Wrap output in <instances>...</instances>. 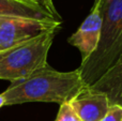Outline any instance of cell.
Wrapping results in <instances>:
<instances>
[{
    "label": "cell",
    "instance_id": "6da1fadb",
    "mask_svg": "<svg viewBox=\"0 0 122 121\" xmlns=\"http://www.w3.org/2000/svg\"><path fill=\"white\" fill-rule=\"evenodd\" d=\"M87 85L78 69L60 72L48 63L30 75L12 81L2 92L5 106L30 102L64 104L81 91Z\"/></svg>",
    "mask_w": 122,
    "mask_h": 121
},
{
    "label": "cell",
    "instance_id": "7a4b0ae2",
    "mask_svg": "<svg viewBox=\"0 0 122 121\" xmlns=\"http://www.w3.org/2000/svg\"><path fill=\"white\" fill-rule=\"evenodd\" d=\"M102 18L99 46L78 68L87 86L93 85L122 55V0H102Z\"/></svg>",
    "mask_w": 122,
    "mask_h": 121
},
{
    "label": "cell",
    "instance_id": "3957f363",
    "mask_svg": "<svg viewBox=\"0 0 122 121\" xmlns=\"http://www.w3.org/2000/svg\"><path fill=\"white\" fill-rule=\"evenodd\" d=\"M56 30H46L29 41L0 50V79L12 83L46 66Z\"/></svg>",
    "mask_w": 122,
    "mask_h": 121
},
{
    "label": "cell",
    "instance_id": "277c9868",
    "mask_svg": "<svg viewBox=\"0 0 122 121\" xmlns=\"http://www.w3.org/2000/svg\"><path fill=\"white\" fill-rule=\"evenodd\" d=\"M61 23L27 18L0 17V50L29 41L49 29H59Z\"/></svg>",
    "mask_w": 122,
    "mask_h": 121
},
{
    "label": "cell",
    "instance_id": "5b68a950",
    "mask_svg": "<svg viewBox=\"0 0 122 121\" xmlns=\"http://www.w3.org/2000/svg\"><path fill=\"white\" fill-rule=\"evenodd\" d=\"M102 23V0H95L88 16L79 28L69 38L70 44L80 51L82 61L88 59L99 46Z\"/></svg>",
    "mask_w": 122,
    "mask_h": 121
},
{
    "label": "cell",
    "instance_id": "8992f818",
    "mask_svg": "<svg viewBox=\"0 0 122 121\" xmlns=\"http://www.w3.org/2000/svg\"><path fill=\"white\" fill-rule=\"evenodd\" d=\"M69 103L80 121H101L110 106L105 94L89 86L78 92Z\"/></svg>",
    "mask_w": 122,
    "mask_h": 121
},
{
    "label": "cell",
    "instance_id": "52a82bcc",
    "mask_svg": "<svg viewBox=\"0 0 122 121\" xmlns=\"http://www.w3.org/2000/svg\"><path fill=\"white\" fill-rule=\"evenodd\" d=\"M0 17L54 20L62 23L53 16L40 3L26 0H0Z\"/></svg>",
    "mask_w": 122,
    "mask_h": 121
},
{
    "label": "cell",
    "instance_id": "ba28073f",
    "mask_svg": "<svg viewBox=\"0 0 122 121\" xmlns=\"http://www.w3.org/2000/svg\"><path fill=\"white\" fill-rule=\"evenodd\" d=\"M89 87L105 94L109 105H119L122 107V55L93 85Z\"/></svg>",
    "mask_w": 122,
    "mask_h": 121
},
{
    "label": "cell",
    "instance_id": "9c48e42d",
    "mask_svg": "<svg viewBox=\"0 0 122 121\" xmlns=\"http://www.w3.org/2000/svg\"><path fill=\"white\" fill-rule=\"evenodd\" d=\"M55 121H80V119L78 118L77 114L75 113L71 104L67 102L60 105L59 111H58L57 118Z\"/></svg>",
    "mask_w": 122,
    "mask_h": 121
},
{
    "label": "cell",
    "instance_id": "30bf717a",
    "mask_svg": "<svg viewBox=\"0 0 122 121\" xmlns=\"http://www.w3.org/2000/svg\"><path fill=\"white\" fill-rule=\"evenodd\" d=\"M101 121H122V107L119 105H110Z\"/></svg>",
    "mask_w": 122,
    "mask_h": 121
},
{
    "label": "cell",
    "instance_id": "8fae6325",
    "mask_svg": "<svg viewBox=\"0 0 122 121\" xmlns=\"http://www.w3.org/2000/svg\"><path fill=\"white\" fill-rule=\"evenodd\" d=\"M34 1H36L38 3H40L43 8L46 9V10L48 11V12L53 15V16H55L58 20L62 21V20H61V16H60L59 13H58V11H57V9H56L55 4H54L53 0H34Z\"/></svg>",
    "mask_w": 122,
    "mask_h": 121
},
{
    "label": "cell",
    "instance_id": "7c38bea8",
    "mask_svg": "<svg viewBox=\"0 0 122 121\" xmlns=\"http://www.w3.org/2000/svg\"><path fill=\"white\" fill-rule=\"evenodd\" d=\"M3 106H5V100H4V96H3V94H0V108L1 107H3Z\"/></svg>",
    "mask_w": 122,
    "mask_h": 121
},
{
    "label": "cell",
    "instance_id": "4fadbf2b",
    "mask_svg": "<svg viewBox=\"0 0 122 121\" xmlns=\"http://www.w3.org/2000/svg\"><path fill=\"white\" fill-rule=\"evenodd\" d=\"M26 1H34V0H26Z\"/></svg>",
    "mask_w": 122,
    "mask_h": 121
}]
</instances>
